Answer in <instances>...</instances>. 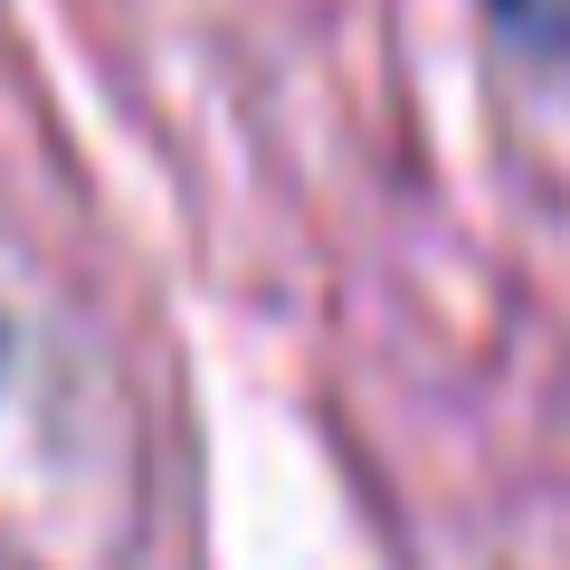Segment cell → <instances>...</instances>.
Here are the masks:
<instances>
[{"label":"cell","instance_id":"obj_1","mask_svg":"<svg viewBox=\"0 0 570 570\" xmlns=\"http://www.w3.org/2000/svg\"><path fill=\"white\" fill-rule=\"evenodd\" d=\"M494 20H504L523 48H551V58H570V0H494Z\"/></svg>","mask_w":570,"mask_h":570},{"label":"cell","instance_id":"obj_2","mask_svg":"<svg viewBox=\"0 0 570 570\" xmlns=\"http://www.w3.org/2000/svg\"><path fill=\"white\" fill-rule=\"evenodd\" d=\"M0 352H10V333H0Z\"/></svg>","mask_w":570,"mask_h":570}]
</instances>
